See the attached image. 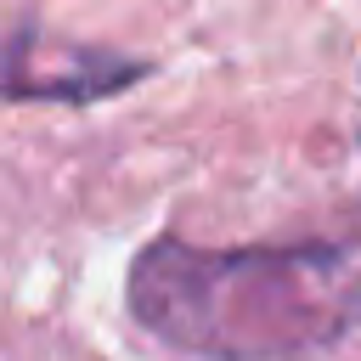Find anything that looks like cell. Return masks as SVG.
Returning a JSON list of instances; mask_svg holds the SVG:
<instances>
[{
    "label": "cell",
    "mask_w": 361,
    "mask_h": 361,
    "mask_svg": "<svg viewBox=\"0 0 361 361\" xmlns=\"http://www.w3.org/2000/svg\"><path fill=\"white\" fill-rule=\"evenodd\" d=\"M141 73H147V62H135V56L39 45L34 28H23L0 51V96L6 102H96V96L124 90Z\"/></svg>",
    "instance_id": "7a4b0ae2"
},
{
    "label": "cell",
    "mask_w": 361,
    "mask_h": 361,
    "mask_svg": "<svg viewBox=\"0 0 361 361\" xmlns=\"http://www.w3.org/2000/svg\"><path fill=\"white\" fill-rule=\"evenodd\" d=\"M147 333L209 361H305L361 327V209L299 243L197 248L158 237L130 265Z\"/></svg>",
    "instance_id": "6da1fadb"
}]
</instances>
